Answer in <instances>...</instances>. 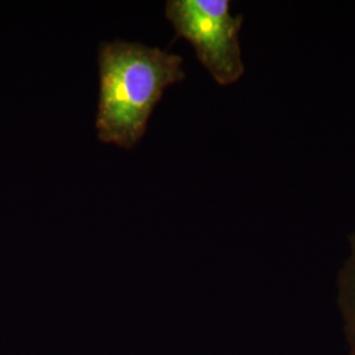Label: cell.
Wrapping results in <instances>:
<instances>
[{
    "mask_svg": "<svg viewBox=\"0 0 355 355\" xmlns=\"http://www.w3.org/2000/svg\"><path fill=\"white\" fill-rule=\"evenodd\" d=\"M98 139L132 149L145 136L164 92L184 79L179 54L137 42H103L99 48Z\"/></svg>",
    "mask_w": 355,
    "mask_h": 355,
    "instance_id": "6da1fadb",
    "label": "cell"
},
{
    "mask_svg": "<svg viewBox=\"0 0 355 355\" xmlns=\"http://www.w3.org/2000/svg\"><path fill=\"white\" fill-rule=\"evenodd\" d=\"M165 13L177 37L190 42L198 60L220 86L233 85L243 76L240 45L243 17L230 13V1L168 0Z\"/></svg>",
    "mask_w": 355,
    "mask_h": 355,
    "instance_id": "7a4b0ae2",
    "label": "cell"
},
{
    "mask_svg": "<svg viewBox=\"0 0 355 355\" xmlns=\"http://www.w3.org/2000/svg\"><path fill=\"white\" fill-rule=\"evenodd\" d=\"M338 304L341 308L350 354L355 355V229L349 254L338 275Z\"/></svg>",
    "mask_w": 355,
    "mask_h": 355,
    "instance_id": "3957f363",
    "label": "cell"
}]
</instances>
